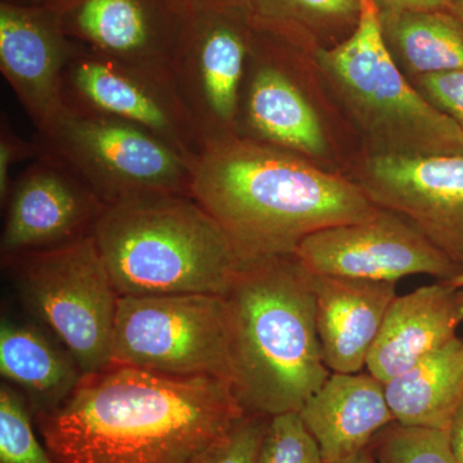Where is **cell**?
I'll list each match as a JSON object with an SVG mask.
<instances>
[{"instance_id": "cell-1", "label": "cell", "mask_w": 463, "mask_h": 463, "mask_svg": "<svg viewBox=\"0 0 463 463\" xmlns=\"http://www.w3.org/2000/svg\"><path fill=\"white\" fill-rule=\"evenodd\" d=\"M245 413L228 381L112 364L33 422L57 463H190Z\"/></svg>"}, {"instance_id": "cell-2", "label": "cell", "mask_w": 463, "mask_h": 463, "mask_svg": "<svg viewBox=\"0 0 463 463\" xmlns=\"http://www.w3.org/2000/svg\"><path fill=\"white\" fill-rule=\"evenodd\" d=\"M191 196L221 225L240 265L291 257L310 234L380 210L354 181L239 136L201 152Z\"/></svg>"}, {"instance_id": "cell-3", "label": "cell", "mask_w": 463, "mask_h": 463, "mask_svg": "<svg viewBox=\"0 0 463 463\" xmlns=\"http://www.w3.org/2000/svg\"><path fill=\"white\" fill-rule=\"evenodd\" d=\"M231 386L246 413H298L331 371L312 277L294 255L241 264L225 294Z\"/></svg>"}, {"instance_id": "cell-4", "label": "cell", "mask_w": 463, "mask_h": 463, "mask_svg": "<svg viewBox=\"0 0 463 463\" xmlns=\"http://www.w3.org/2000/svg\"><path fill=\"white\" fill-rule=\"evenodd\" d=\"M93 237L118 297H225L240 267L221 225L187 194L106 206Z\"/></svg>"}, {"instance_id": "cell-5", "label": "cell", "mask_w": 463, "mask_h": 463, "mask_svg": "<svg viewBox=\"0 0 463 463\" xmlns=\"http://www.w3.org/2000/svg\"><path fill=\"white\" fill-rule=\"evenodd\" d=\"M312 56L371 154L463 156V130L423 99L399 69L383 41L373 0H361L354 32Z\"/></svg>"}, {"instance_id": "cell-6", "label": "cell", "mask_w": 463, "mask_h": 463, "mask_svg": "<svg viewBox=\"0 0 463 463\" xmlns=\"http://www.w3.org/2000/svg\"><path fill=\"white\" fill-rule=\"evenodd\" d=\"M26 309L74 356L84 374L112 364L118 294L93 234L5 261Z\"/></svg>"}, {"instance_id": "cell-7", "label": "cell", "mask_w": 463, "mask_h": 463, "mask_svg": "<svg viewBox=\"0 0 463 463\" xmlns=\"http://www.w3.org/2000/svg\"><path fill=\"white\" fill-rule=\"evenodd\" d=\"M35 141L108 206L155 194L191 196L194 163L137 125L66 109Z\"/></svg>"}, {"instance_id": "cell-8", "label": "cell", "mask_w": 463, "mask_h": 463, "mask_svg": "<svg viewBox=\"0 0 463 463\" xmlns=\"http://www.w3.org/2000/svg\"><path fill=\"white\" fill-rule=\"evenodd\" d=\"M112 364L167 376L218 377L231 383L224 298H118Z\"/></svg>"}, {"instance_id": "cell-9", "label": "cell", "mask_w": 463, "mask_h": 463, "mask_svg": "<svg viewBox=\"0 0 463 463\" xmlns=\"http://www.w3.org/2000/svg\"><path fill=\"white\" fill-rule=\"evenodd\" d=\"M254 30L230 0L192 5L170 80L203 149L237 136Z\"/></svg>"}, {"instance_id": "cell-10", "label": "cell", "mask_w": 463, "mask_h": 463, "mask_svg": "<svg viewBox=\"0 0 463 463\" xmlns=\"http://www.w3.org/2000/svg\"><path fill=\"white\" fill-rule=\"evenodd\" d=\"M65 108L137 125L194 163L203 152L170 79L75 43L63 71Z\"/></svg>"}, {"instance_id": "cell-11", "label": "cell", "mask_w": 463, "mask_h": 463, "mask_svg": "<svg viewBox=\"0 0 463 463\" xmlns=\"http://www.w3.org/2000/svg\"><path fill=\"white\" fill-rule=\"evenodd\" d=\"M307 272L377 282H398L411 274L450 281L458 265L395 213L380 209L367 221L316 232L294 255Z\"/></svg>"}, {"instance_id": "cell-12", "label": "cell", "mask_w": 463, "mask_h": 463, "mask_svg": "<svg viewBox=\"0 0 463 463\" xmlns=\"http://www.w3.org/2000/svg\"><path fill=\"white\" fill-rule=\"evenodd\" d=\"M354 182L374 205L402 216L463 270V156L370 154Z\"/></svg>"}, {"instance_id": "cell-13", "label": "cell", "mask_w": 463, "mask_h": 463, "mask_svg": "<svg viewBox=\"0 0 463 463\" xmlns=\"http://www.w3.org/2000/svg\"><path fill=\"white\" fill-rule=\"evenodd\" d=\"M57 11L63 32L71 41L94 53L170 79L192 3L70 0Z\"/></svg>"}, {"instance_id": "cell-14", "label": "cell", "mask_w": 463, "mask_h": 463, "mask_svg": "<svg viewBox=\"0 0 463 463\" xmlns=\"http://www.w3.org/2000/svg\"><path fill=\"white\" fill-rule=\"evenodd\" d=\"M0 251L8 261L93 234L106 203L56 157L41 156L14 179Z\"/></svg>"}, {"instance_id": "cell-15", "label": "cell", "mask_w": 463, "mask_h": 463, "mask_svg": "<svg viewBox=\"0 0 463 463\" xmlns=\"http://www.w3.org/2000/svg\"><path fill=\"white\" fill-rule=\"evenodd\" d=\"M74 48L57 9L0 2V71L38 133L66 111L63 71Z\"/></svg>"}, {"instance_id": "cell-16", "label": "cell", "mask_w": 463, "mask_h": 463, "mask_svg": "<svg viewBox=\"0 0 463 463\" xmlns=\"http://www.w3.org/2000/svg\"><path fill=\"white\" fill-rule=\"evenodd\" d=\"M237 136L309 160L325 157L328 152L312 103L283 65L276 42L257 30L241 90Z\"/></svg>"}, {"instance_id": "cell-17", "label": "cell", "mask_w": 463, "mask_h": 463, "mask_svg": "<svg viewBox=\"0 0 463 463\" xmlns=\"http://www.w3.org/2000/svg\"><path fill=\"white\" fill-rule=\"evenodd\" d=\"M310 277L326 365L331 373H362L390 304L397 298V282Z\"/></svg>"}, {"instance_id": "cell-18", "label": "cell", "mask_w": 463, "mask_h": 463, "mask_svg": "<svg viewBox=\"0 0 463 463\" xmlns=\"http://www.w3.org/2000/svg\"><path fill=\"white\" fill-rule=\"evenodd\" d=\"M463 288L446 281L423 286L390 304L365 370L388 383L457 336Z\"/></svg>"}, {"instance_id": "cell-19", "label": "cell", "mask_w": 463, "mask_h": 463, "mask_svg": "<svg viewBox=\"0 0 463 463\" xmlns=\"http://www.w3.org/2000/svg\"><path fill=\"white\" fill-rule=\"evenodd\" d=\"M326 463H340L368 449L395 422L385 383L368 373H331L298 412Z\"/></svg>"}, {"instance_id": "cell-20", "label": "cell", "mask_w": 463, "mask_h": 463, "mask_svg": "<svg viewBox=\"0 0 463 463\" xmlns=\"http://www.w3.org/2000/svg\"><path fill=\"white\" fill-rule=\"evenodd\" d=\"M0 373L25 395L33 416L65 402L84 377L71 353L44 326L11 318L0 323Z\"/></svg>"}, {"instance_id": "cell-21", "label": "cell", "mask_w": 463, "mask_h": 463, "mask_svg": "<svg viewBox=\"0 0 463 463\" xmlns=\"http://www.w3.org/2000/svg\"><path fill=\"white\" fill-rule=\"evenodd\" d=\"M395 422L449 432L463 404V340L456 336L385 383Z\"/></svg>"}, {"instance_id": "cell-22", "label": "cell", "mask_w": 463, "mask_h": 463, "mask_svg": "<svg viewBox=\"0 0 463 463\" xmlns=\"http://www.w3.org/2000/svg\"><path fill=\"white\" fill-rule=\"evenodd\" d=\"M257 32L269 33L298 52L336 45L361 16V0H230Z\"/></svg>"}, {"instance_id": "cell-23", "label": "cell", "mask_w": 463, "mask_h": 463, "mask_svg": "<svg viewBox=\"0 0 463 463\" xmlns=\"http://www.w3.org/2000/svg\"><path fill=\"white\" fill-rule=\"evenodd\" d=\"M383 41L404 75L463 71V23L452 11L380 14Z\"/></svg>"}, {"instance_id": "cell-24", "label": "cell", "mask_w": 463, "mask_h": 463, "mask_svg": "<svg viewBox=\"0 0 463 463\" xmlns=\"http://www.w3.org/2000/svg\"><path fill=\"white\" fill-rule=\"evenodd\" d=\"M27 399L7 383L0 385V463H57L33 430Z\"/></svg>"}, {"instance_id": "cell-25", "label": "cell", "mask_w": 463, "mask_h": 463, "mask_svg": "<svg viewBox=\"0 0 463 463\" xmlns=\"http://www.w3.org/2000/svg\"><path fill=\"white\" fill-rule=\"evenodd\" d=\"M370 449L379 463H459L450 447L449 432L397 422L383 429Z\"/></svg>"}, {"instance_id": "cell-26", "label": "cell", "mask_w": 463, "mask_h": 463, "mask_svg": "<svg viewBox=\"0 0 463 463\" xmlns=\"http://www.w3.org/2000/svg\"><path fill=\"white\" fill-rule=\"evenodd\" d=\"M257 463H326L315 438L298 413L269 420Z\"/></svg>"}, {"instance_id": "cell-27", "label": "cell", "mask_w": 463, "mask_h": 463, "mask_svg": "<svg viewBox=\"0 0 463 463\" xmlns=\"http://www.w3.org/2000/svg\"><path fill=\"white\" fill-rule=\"evenodd\" d=\"M269 417L245 413L190 463H257Z\"/></svg>"}, {"instance_id": "cell-28", "label": "cell", "mask_w": 463, "mask_h": 463, "mask_svg": "<svg viewBox=\"0 0 463 463\" xmlns=\"http://www.w3.org/2000/svg\"><path fill=\"white\" fill-rule=\"evenodd\" d=\"M412 80L423 99L453 118L463 130V71L421 75Z\"/></svg>"}, {"instance_id": "cell-29", "label": "cell", "mask_w": 463, "mask_h": 463, "mask_svg": "<svg viewBox=\"0 0 463 463\" xmlns=\"http://www.w3.org/2000/svg\"><path fill=\"white\" fill-rule=\"evenodd\" d=\"M41 154L39 143L35 139L25 141L23 137L18 136L12 128L8 115L3 112L0 121V203L3 206L7 203L14 184V166L29 158L39 157Z\"/></svg>"}, {"instance_id": "cell-30", "label": "cell", "mask_w": 463, "mask_h": 463, "mask_svg": "<svg viewBox=\"0 0 463 463\" xmlns=\"http://www.w3.org/2000/svg\"><path fill=\"white\" fill-rule=\"evenodd\" d=\"M380 14L450 11L453 0H373Z\"/></svg>"}, {"instance_id": "cell-31", "label": "cell", "mask_w": 463, "mask_h": 463, "mask_svg": "<svg viewBox=\"0 0 463 463\" xmlns=\"http://www.w3.org/2000/svg\"><path fill=\"white\" fill-rule=\"evenodd\" d=\"M450 447L459 463H463V404L449 429Z\"/></svg>"}, {"instance_id": "cell-32", "label": "cell", "mask_w": 463, "mask_h": 463, "mask_svg": "<svg viewBox=\"0 0 463 463\" xmlns=\"http://www.w3.org/2000/svg\"><path fill=\"white\" fill-rule=\"evenodd\" d=\"M9 5H23V7L58 9L70 0H0Z\"/></svg>"}, {"instance_id": "cell-33", "label": "cell", "mask_w": 463, "mask_h": 463, "mask_svg": "<svg viewBox=\"0 0 463 463\" xmlns=\"http://www.w3.org/2000/svg\"><path fill=\"white\" fill-rule=\"evenodd\" d=\"M340 463H379L377 459L374 458L373 453L371 452L370 448L368 449L364 450V452L358 453L352 458L346 459V461Z\"/></svg>"}, {"instance_id": "cell-34", "label": "cell", "mask_w": 463, "mask_h": 463, "mask_svg": "<svg viewBox=\"0 0 463 463\" xmlns=\"http://www.w3.org/2000/svg\"><path fill=\"white\" fill-rule=\"evenodd\" d=\"M450 11L463 23V0H453L452 9Z\"/></svg>"}, {"instance_id": "cell-35", "label": "cell", "mask_w": 463, "mask_h": 463, "mask_svg": "<svg viewBox=\"0 0 463 463\" xmlns=\"http://www.w3.org/2000/svg\"><path fill=\"white\" fill-rule=\"evenodd\" d=\"M446 282L450 283V285L457 286V288H463V270L458 274V276L455 277V279Z\"/></svg>"}, {"instance_id": "cell-36", "label": "cell", "mask_w": 463, "mask_h": 463, "mask_svg": "<svg viewBox=\"0 0 463 463\" xmlns=\"http://www.w3.org/2000/svg\"><path fill=\"white\" fill-rule=\"evenodd\" d=\"M192 5H203V3L215 2V0H190Z\"/></svg>"}]
</instances>
